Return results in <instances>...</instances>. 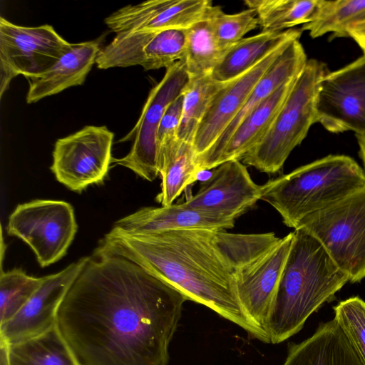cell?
Wrapping results in <instances>:
<instances>
[{
	"instance_id": "6da1fadb",
	"label": "cell",
	"mask_w": 365,
	"mask_h": 365,
	"mask_svg": "<svg viewBox=\"0 0 365 365\" xmlns=\"http://www.w3.org/2000/svg\"><path fill=\"white\" fill-rule=\"evenodd\" d=\"M187 299L125 258L94 250L58 312L78 365H168Z\"/></svg>"
},
{
	"instance_id": "7a4b0ae2",
	"label": "cell",
	"mask_w": 365,
	"mask_h": 365,
	"mask_svg": "<svg viewBox=\"0 0 365 365\" xmlns=\"http://www.w3.org/2000/svg\"><path fill=\"white\" fill-rule=\"evenodd\" d=\"M274 232L235 234L185 229L128 234L113 227L96 251L122 257L235 324L255 339L269 343L243 311L235 272L274 247Z\"/></svg>"
},
{
	"instance_id": "3957f363",
	"label": "cell",
	"mask_w": 365,
	"mask_h": 365,
	"mask_svg": "<svg viewBox=\"0 0 365 365\" xmlns=\"http://www.w3.org/2000/svg\"><path fill=\"white\" fill-rule=\"evenodd\" d=\"M347 282L348 276L317 239L304 229L294 230L268 321L270 343L279 344L298 333Z\"/></svg>"
},
{
	"instance_id": "277c9868",
	"label": "cell",
	"mask_w": 365,
	"mask_h": 365,
	"mask_svg": "<svg viewBox=\"0 0 365 365\" xmlns=\"http://www.w3.org/2000/svg\"><path fill=\"white\" fill-rule=\"evenodd\" d=\"M365 187V172L351 158L329 155L262 185L261 200L297 229L309 215Z\"/></svg>"
},
{
	"instance_id": "5b68a950",
	"label": "cell",
	"mask_w": 365,
	"mask_h": 365,
	"mask_svg": "<svg viewBox=\"0 0 365 365\" xmlns=\"http://www.w3.org/2000/svg\"><path fill=\"white\" fill-rule=\"evenodd\" d=\"M328 72L324 63L307 60L268 132L243 157V164L267 174L282 170L291 152L315 123L318 89Z\"/></svg>"
},
{
	"instance_id": "8992f818",
	"label": "cell",
	"mask_w": 365,
	"mask_h": 365,
	"mask_svg": "<svg viewBox=\"0 0 365 365\" xmlns=\"http://www.w3.org/2000/svg\"><path fill=\"white\" fill-rule=\"evenodd\" d=\"M298 228L321 242L349 282L365 277V187L306 217Z\"/></svg>"
},
{
	"instance_id": "52a82bcc",
	"label": "cell",
	"mask_w": 365,
	"mask_h": 365,
	"mask_svg": "<svg viewBox=\"0 0 365 365\" xmlns=\"http://www.w3.org/2000/svg\"><path fill=\"white\" fill-rule=\"evenodd\" d=\"M73 206L63 200H34L19 204L9 215L7 233L27 244L41 267L60 260L77 232Z\"/></svg>"
},
{
	"instance_id": "ba28073f",
	"label": "cell",
	"mask_w": 365,
	"mask_h": 365,
	"mask_svg": "<svg viewBox=\"0 0 365 365\" xmlns=\"http://www.w3.org/2000/svg\"><path fill=\"white\" fill-rule=\"evenodd\" d=\"M51 25L24 26L0 18V98L13 78L39 76L71 47Z\"/></svg>"
},
{
	"instance_id": "9c48e42d",
	"label": "cell",
	"mask_w": 365,
	"mask_h": 365,
	"mask_svg": "<svg viewBox=\"0 0 365 365\" xmlns=\"http://www.w3.org/2000/svg\"><path fill=\"white\" fill-rule=\"evenodd\" d=\"M188 78L183 61L166 69L163 78L150 90L135 125L119 140H132L130 151L123 158L113 159V163L148 181L155 180L159 175L158 130L166 108L182 93Z\"/></svg>"
},
{
	"instance_id": "30bf717a",
	"label": "cell",
	"mask_w": 365,
	"mask_h": 365,
	"mask_svg": "<svg viewBox=\"0 0 365 365\" xmlns=\"http://www.w3.org/2000/svg\"><path fill=\"white\" fill-rule=\"evenodd\" d=\"M113 138L114 133L105 125H86L58 139L50 168L56 179L76 192L102 183L112 163Z\"/></svg>"
},
{
	"instance_id": "8fae6325",
	"label": "cell",
	"mask_w": 365,
	"mask_h": 365,
	"mask_svg": "<svg viewBox=\"0 0 365 365\" xmlns=\"http://www.w3.org/2000/svg\"><path fill=\"white\" fill-rule=\"evenodd\" d=\"M315 123L331 133L365 135V55L328 72L320 82Z\"/></svg>"
},
{
	"instance_id": "7c38bea8",
	"label": "cell",
	"mask_w": 365,
	"mask_h": 365,
	"mask_svg": "<svg viewBox=\"0 0 365 365\" xmlns=\"http://www.w3.org/2000/svg\"><path fill=\"white\" fill-rule=\"evenodd\" d=\"M186 30H143L116 34L101 48L96 64L100 69L142 66L144 70L166 69L183 61Z\"/></svg>"
},
{
	"instance_id": "4fadbf2b",
	"label": "cell",
	"mask_w": 365,
	"mask_h": 365,
	"mask_svg": "<svg viewBox=\"0 0 365 365\" xmlns=\"http://www.w3.org/2000/svg\"><path fill=\"white\" fill-rule=\"evenodd\" d=\"M293 240V232L235 272L237 296L244 312L267 338L268 321Z\"/></svg>"
},
{
	"instance_id": "5bb4252c",
	"label": "cell",
	"mask_w": 365,
	"mask_h": 365,
	"mask_svg": "<svg viewBox=\"0 0 365 365\" xmlns=\"http://www.w3.org/2000/svg\"><path fill=\"white\" fill-rule=\"evenodd\" d=\"M86 257L43 280L26 304L9 321L0 325V338L9 345L40 336L56 326L59 307L80 273Z\"/></svg>"
},
{
	"instance_id": "9a60e30c",
	"label": "cell",
	"mask_w": 365,
	"mask_h": 365,
	"mask_svg": "<svg viewBox=\"0 0 365 365\" xmlns=\"http://www.w3.org/2000/svg\"><path fill=\"white\" fill-rule=\"evenodd\" d=\"M262 185L252 179L241 160L226 161L212 169L197 192L185 204L193 209L236 220L261 200Z\"/></svg>"
},
{
	"instance_id": "2e32d148",
	"label": "cell",
	"mask_w": 365,
	"mask_h": 365,
	"mask_svg": "<svg viewBox=\"0 0 365 365\" xmlns=\"http://www.w3.org/2000/svg\"><path fill=\"white\" fill-rule=\"evenodd\" d=\"M290 43L282 46L251 69L227 82L217 93L195 133L192 145L196 158L215 143L240 111L259 78Z\"/></svg>"
},
{
	"instance_id": "e0dca14e",
	"label": "cell",
	"mask_w": 365,
	"mask_h": 365,
	"mask_svg": "<svg viewBox=\"0 0 365 365\" xmlns=\"http://www.w3.org/2000/svg\"><path fill=\"white\" fill-rule=\"evenodd\" d=\"M307 58L304 49L296 40L291 42L259 78L245 103L215 143L196 158L198 174L215 168L230 138L242 121L273 92L287 82L297 78L304 68Z\"/></svg>"
},
{
	"instance_id": "ac0fdd59",
	"label": "cell",
	"mask_w": 365,
	"mask_h": 365,
	"mask_svg": "<svg viewBox=\"0 0 365 365\" xmlns=\"http://www.w3.org/2000/svg\"><path fill=\"white\" fill-rule=\"evenodd\" d=\"M235 220L195 210L185 202L160 207H145L118 220L113 225L128 234H146L185 229L225 230Z\"/></svg>"
},
{
	"instance_id": "d6986e66",
	"label": "cell",
	"mask_w": 365,
	"mask_h": 365,
	"mask_svg": "<svg viewBox=\"0 0 365 365\" xmlns=\"http://www.w3.org/2000/svg\"><path fill=\"white\" fill-rule=\"evenodd\" d=\"M100 49L98 40L71 43L69 49L50 68L38 77L28 79L27 103L83 85L96 63Z\"/></svg>"
},
{
	"instance_id": "ffe728a7",
	"label": "cell",
	"mask_w": 365,
	"mask_h": 365,
	"mask_svg": "<svg viewBox=\"0 0 365 365\" xmlns=\"http://www.w3.org/2000/svg\"><path fill=\"white\" fill-rule=\"evenodd\" d=\"M282 365H365L355 348L333 319L319 324L315 332L292 344Z\"/></svg>"
},
{
	"instance_id": "44dd1931",
	"label": "cell",
	"mask_w": 365,
	"mask_h": 365,
	"mask_svg": "<svg viewBox=\"0 0 365 365\" xmlns=\"http://www.w3.org/2000/svg\"><path fill=\"white\" fill-rule=\"evenodd\" d=\"M301 29L282 31L261 33L244 38L233 45L225 54L211 73V76L220 83L230 82L257 65L282 46L299 40Z\"/></svg>"
},
{
	"instance_id": "7402d4cb",
	"label": "cell",
	"mask_w": 365,
	"mask_h": 365,
	"mask_svg": "<svg viewBox=\"0 0 365 365\" xmlns=\"http://www.w3.org/2000/svg\"><path fill=\"white\" fill-rule=\"evenodd\" d=\"M297 78L282 85L242 121L221 152L215 168L226 161L242 160L261 141L284 103Z\"/></svg>"
},
{
	"instance_id": "603a6c76",
	"label": "cell",
	"mask_w": 365,
	"mask_h": 365,
	"mask_svg": "<svg viewBox=\"0 0 365 365\" xmlns=\"http://www.w3.org/2000/svg\"><path fill=\"white\" fill-rule=\"evenodd\" d=\"M158 169L161 190L156 200L168 206L198 177L192 144L178 138L159 145Z\"/></svg>"
},
{
	"instance_id": "cb8c5ba5",
	"label": "cell",
	"mask_w": 365,
	"mask_h": 365,
	"mask_svg": "<svg viewBox=\"0 0 365 365\" xmlns=\"http://www.w3.org/2000/svg\"><path fill=\"white\" fill-rule=\"evenodd\" d=\"M10 365H78L57 326L36 337L9 345Z\"/></svg>"
},
{
	"instance_id": "d4e9b609",
	"label": "cell",
	"mask_w": 365,
	"mask_h": 365,
	"mask_svg": "<svg viewBox=\"0 0 365 365\" xmlns=\"http://www.w3.org/2000/svg\"><path fill=\"white\" fill-rule=\"evenodd\" d=\"M364 19L365 0H319L311 19L301 29L313 38L329 33L344 37L349 26Z\"/></svg>"
},
{
	"instance_id": "484cf974",
	"label": "cell",
	"mask_w": 365,
	"mask_h": 365,
	"mask_svg": "<svg viewBox=\"0 0 365 365\" xmlns=\"http://www.w3.org/2000/svg\"><path fill=\"white\" fill-rule=\"evenodd\" d=\"M227 83L212 78L211 74L190 76L182 91V115L178 138L192 144L197 128L211 102Z\"/></svg>"
},
{
	"instance_id": "4316f807",
	"label": "cell",
	"mask_w": 365,
	"mask_h": 365,
	"mask_svg": "<svg viewBox=\"0 0 365 365\" xmlns=\"http://www.w3.org/2000/svg\"><path fill=\"white\" fill-rule=\"evenodd\" d=\"M319 0H245L255 11L262 31L277 32L309 22Z\"/></svg>"
},
{
	"instance_id": "83f0119b",
	"label": "cell",
	"mask_w": 365,
	"mask_h": 365,
	"mask_svg": "<svg viewBox=\"0 0 365 365\" xmlns=\"http://www.w3.org/2000/svg\"><path fill=\"white\" fill-rule=\"evenodd\" d=\"M211 15L186 29L183 61L189 77L211 74L227 51L217 41L210 21Z\"/></svg>"
},
{
	"instance_id": "f1b7e54d",
	"label": "cell",
	"mask_w": 365,
	"mask_h": 365,
	"mask_svg": "<svg viewBox=\"0 0 365 365\" xmlns=\"http://www.w3.org/2000/svg\"><path fill=\"white\" fill-rule=\"evenodd\" d=\"M43 280L15 268L0 274V325L13 317L29 300Z\"/></svg>"
},
{
	"instance_id": "f546056e",
	"label": "cell",
	"mask_w": 365,
	"mask_h": 365,
	"mask_svg": "<svg viewBox=\"0 0 365 365\" xmlns=\"http://www.w3.org/2000/svg\"><path fill=\"white\" fill-rule=\"evenodd\" d=\"M213 8L212 2L210 0H174L144 30H186L208 18Z\"/></svg>"
},
{
	"instance_id": "4dcf8cb0",
	"label": "cell",
	"mask_w": 365,
	"mask_h": 365,
	"mask_svg": "<svg viewBox=\"0 0 365 365\" xmlns=\"http://www.w3.org/2000/svg\"><path fill=\"white\" fill-rule=\"evenodd\" d=\"M210 21L218 43L227 51L244 38L246 34L259 26L257 14L250 8L227 14L220 6H215Z\"/></svg>"
},
{
	"instance_id": "1f68e13d",
	"label": "cell",
	"mask_w": 365,
	"mask_h": 365,
	"mask_svg": "<svg viewBox=\"0 0 365 365\" xmlns=\"http://www.w3.org/2000/svg\"><path fill=\"white\" fill-rule=\"evenodd\" d=\"M334 311V319L365 364V302L352 297L340 302Z\"/></svg>"
},
{
	"instance_id": "d6a6232c",
	"label": "cell",
	"mask_w": 365,
	"mask_h": 365,
	"mask_svg": "<svg viewBox=\"0 0 365 365\" xmlns=\"http://www.w3.org/2000/svg\"><path fill=\"white\" fill-rule=\"evenodd\" d=\"M182 104L183 96L181 93L166 108L158 130V148L161 144L178 138L182 115Z\"/></svg>"
},
{
	"instance_id": "836d02e7",
	"label": "cell",
	"mask_w": 365,
	"mask_h": 365,
	"mask_svg": "<svg viewBox=\"0 0 365 365\" xmlns=\"http://www.w3.org/2000/svg\"><path fill=\"white\" fill-rule=\"evenodd\" d=\"M344 37H350L356 43H365V19L349 26Z\"/></svg>"
},
{
	"instance_id": "e575fe53",
	"label": "cell",
	"mask_w": 365,
	"mask_h": 365,
	"mask_svg": "<svg viewBox=\"0 0 365 365\" xmlns=\"http://www.w3.org/2000/svg\"><path fill=\"white\" fill-rule=\"evenodd\" d=\"M0 365H10L9 344L0 338Z\"/></svg>"
},
{
	"instance_id": "d590c367",
	"label": "cell",
	"mask_w": 365,
	"mask_h": 365,
	"mask_svg": "<svg viewBox=\"0 0 365 365\" xmlns=\"http://www.w3.org/2000/svg\"><path fill=\"white\" fill-rule=\"evenodd\" d=\"M356 138L359 147V154L365 169V135L357 136Z\"/></svg>"
},
{
	"instance_id": "8d00e7d4",
	"label": "cell",
	"mask_w": 365,
	"mask_h": 365,
	"mask_svg": "<svg viewBox=\"0 0 365 365\" xmlns=\"http://www.w3.org/2000/svg\"><path fill=\"white\" fill-rule=\"evenodd\" d=\"M358 45L360 46L361 50L364 52V55H365V43H357Z\"/></svg>"
}]
</instances>
